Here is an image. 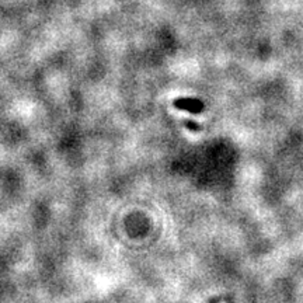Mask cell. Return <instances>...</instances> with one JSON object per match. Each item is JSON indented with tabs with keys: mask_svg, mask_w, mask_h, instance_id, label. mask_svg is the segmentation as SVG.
Listing matches in <instances>:
<instances>
[{
	"mask_svg": "<svg viewBox=\"0 0 303 303\" xmlns=\"http://www.w3.org/2000/svg\"><path fill=\"white\" fill-rule=\"evenodd\" d=\"M174 106L177 108H180V110L189 111L192 114H198L204 110L202 101L196 100V98H178V100H175Z\"/></svg>",
	"mask_w": 303,
	"mask_h": 303,
	"instance_id": "1",
	"label": "cell"
},
{
	"mask_svg": "<svg viewBox=\"0 0 303 303\" xmlns=\"http://www.w3.org/2000/svg\"><path fill=\"white\" fill-rule=\"evenodd\" d=\"M187 124V127H188L189 129H198V125H195V122H185Z\"/></svg>",
	"mask_w": 303,
	"mask_h": 303,
	"instance_id": "2",
	"label": "cell"
}]
</instances>
